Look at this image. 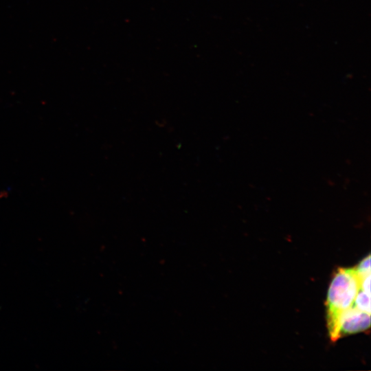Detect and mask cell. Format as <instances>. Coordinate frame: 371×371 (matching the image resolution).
Returning a JSON list of instances; mask_svg holds the SVG:
<instances>
[{"label": "cell", "mask_w": 371, "mask_h": 371, "mask_svg": "<svg viewBox=\"0 0 371 371\" xmlns=\"http://www.w3.org/2000/svg\"><path fill=\"white\" fill-rule=\"evenodd\" d=\"M361 289V278L355 268H339L329 286L326 307L327 326L330 339H338L337 322L341 313L352 306Z\"/></svg>", "instance_id": "cell-1"}, {"label": "cell", "mask_w": 371, "mask_h": 371, "mask_svg": "<svg viewBox=\"0 0 371 371\" xmlns=\"http://www.w3.org/2000/svg\"><path fill=\"white\" fill-rule=\"evenodd\" d=\"M370 314L363 312L354 304L344 311L337 322V336L341 337L365 331L370 326Z\"/></svg>", "instance_id": "cell-2"}, {"label": "cell", "mask_w": 371, "mask_h": 371, "mask_svg": "<svg viewBox=\"0 0 371 371\" xmlns=\"http://www.w3.org/2000/svg\"><path fill=\"white\" fill-rule=\"evenodd\" d=\"M361 280L370 274V256L364 258L357 267H355Z\"/></svg>", "instance_id": "cell-4"}, {"label": "cell", "mask_w": 371, "mask_h": 371, "mask_svg": "<svg viewBox=\"0 0 371 371\" xmlns=\"http://www.w3.org/2000/svg\"><path fill=\"white\" fill-rule=\"evenodd\" d=\"M353 304L361 311L370 314V295L359 289Z\"/></svg>", "instance_id": "cell-3"}]
</instances>
